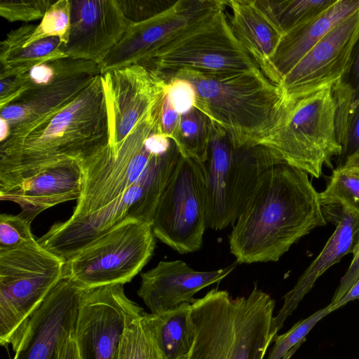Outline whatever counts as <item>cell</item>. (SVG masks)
<instances>
[{
  "mask_svg": "<svg viewBox=\"0 0 359 359\" xmlns=\"http://www.w3.org/2000/svg\"><path fill=\"white\" fill-rule=\"evenodd\" d=\"M162 97L116 146L108 143L81 161L84 180L72 216L54 224L37 242L65 262L128 219L152 223L180 154L154 132L160 126Z\"/></svg>",
  "mask_w": 359,
  "mask_h": 359,
  "instance_id": "6da1fadb",
  "label": "cell"
},
{
  "mask_svg": "<svg viewBox=\"0 0 359 359\" xmlns=\"http://www.w3.org/2000/svg\"><path fill=\"white\" fill-rule=\"evenodd\" d=\"M327 224L309 174L287 163L259 177L229 235L239 264L277 262L297 241Z\"/></svg>",
  "mask_w": 359,
  "mask_h": 359,
  "instance_id": "7a4b0ae2",
  "label": "cell"
},
{
  "mask_svg": "<svg viewBox=\"0 0 359 359\" xmlns=\"http://www.w3.org/2000/svg\"><path fill=\"white\" fill-rule=\"evenodd\" d=\"M108 133L100 74L72 102L1 142L0 180L61 161H81L108 142Z\"/></svg>",
  "mask_w": 359,
  "mask_h": 359,
  "instance_id": "3957f363",
  "label": "cell"
},
{
  "mask_svg": "<svg viewBox=\"0 0 359 359\" xmlns=\"http://www.w3.org/2000/svg\"><path fill=\"white\" fill-rule=\"evenodd\" d=\"M172 78L194 86V107L226 132L234 148L259 145L280 118L283 91L259 69L226 73L182 69L161 79Z\"/></svg>",
  "mask_w": 359,
  "mask_h": 359,
  "instance_id": "277c9868",
  "label": "cell"
},
{
  "mask_svg": "<svg viewBox=\"0 0 359 359\" xmlns=\"http://www.w3.org/2000/svg\"><path fill=\"white\" fill-rule=\"evenodd\" d=\"M275 304L257 285L235 299L212 289L191 304L196 339L189 359H263L276 337Z\"/></svg>",
  "mask_w": 359,
  "mask_h": 359,
  "instance_id": "5b68a950",
  "label": "cell"
},
{
  "mask_svg": "<svg viewBox=\"0 0 359 359\" xmlns=\"http://www.w3.org/2000/svg\"><path fill=\"white\" fill-rule=\"evenodd\" d=\"M332 85L285 100L280 118L260 142L283 162L319 178L323 165L339 156Z\"/></svg>",
  "mask_w": 359,
  "mask_h": 359,
  "instance_id": "8992f818",
  "label": "cell"
},
{
  "mask_svg": "<svg viewBox=\"0 0 359 359\" xmlns=\"http://www.w3.org/2000/svg\"><path fill=\"white\" fill-rule=\"evenodd\" d=\"M65 261L34 243L0 250V344L13 348L63 276Z\"/></svg>",
  "mask_w": 359,
  "mask_h": 359,
  "instance_id": "52a82bcc",
  "label": "cell"
},
{
  "mask_svg": "<svg viewBox=\"0 0 359 359\" xmlns=\"http://www.w3.org/2000/svg\"><path fill=\"white\" fill-rule=\"evenodd\" d=\"M283 161L262 145L234 148L226 132L213 123L208 158L204 163L207 227L221 230L233 224L259 177Z\"/></svg>",
  "mask_w": 359,
  "mask_h": 359,
  "instance_id": "ba28073f",
  "label": "cell"
},
{
  "mask_svg": "<svg viewBox=\"0 0 359 359\" xmlns=\"http://www.w3.org/2000/svg\"><path fill=\"white\" fill-rule=\"evenodd\" d=\"M225 7L189 27L141 65L160 78L182 69L205 73L259 69L234 36Z\"/></svg>",
  "mask_w": 359,
  "mask_h": 359,
  "instance_id": "9c48e42d",
  "label": "cell"
},
{
  "mask_svg": "<svg viewBox=\"0 0 359 359\" xmlns=\"http://www.w3.org/2000/svg\"><path fill=\"white\" fill-rule=\"evenodd\" d=\"M155 248L152 223L128 219L65 262L63 274L90 288L130 282Z\"/></svg>",
  "mask_w": 359,
  "mask_h": 359,
  "instance_id": "30bf717a",
  "label": "cell"
},
{
  "mask_svg": "<svg viewBox=\"0 0 359 359\" xmlns=\"http://www.w3.org/2000/svg\"><path fill=\"white\" fill-rule=\"evenodd\" d=\"M204 163L180 155L152 220L155 238L180 254L198 251L207 227Z\"/></svg>",
  "mask_w": 359,
  "mask_h": 359,
  "instance_id": "8fae6325",
  "label": "cell"
},
{
  "mask_svg": "<svg viewBox=\"0 0 359 359\" xmlns=\"http://www.w3.org/2000/svg\"><path fill=\"white\" fill-rule=\"evenodd\" d=\"M123 285L83 290L74 333L80 359H115L126 328L146 313Z\"/></svg>",
  "mask_w": 359,
  "mask_h": 359,
  "instance_id": "7c38bea8",
  "label": "cell"
},
{
  "mask_svg": "<svg viewBox=\"0 0 359 359\" xmlns=\"http://www.w3.org/2000/svg\"><path fill=\"white\" fill-rule=\"evenodd\" d=\"M226 3L223 0H177L159 14L131 23L121 40L100 63L101 74L143 65L189 27L225 6Z\"/></svg>",
  "mask_w": 359,
  "mask_h": 359,
  "instance_id": "4fadbf2b",
  "label": "cell"
},
{
  "mask_svg": "<svg viewBox=\"0 0 359 359\" xmlns=\"http://www.w3.org/2000/svg\"><path fill=\"white\" fill-rule=\"evenodd\" d=\"M83 290L63 274L29 320L12 359H60L65 342L75 333Z\"/></svg>",
  "mask_w": 359,
  "mask_h": 359,
  "instance_id": "5bb4252c",
  "label": "cell"
},
{
  "mask_svg": "<svg viewBox=\"0 0 359 359\" xmlns=\"http://www.w3.org/2000/svg\"><path fill=\"white\" fill-rule=\"evenodd\" d=\"M359 36V9L334 26L282 79L285 100L333 85L348 72Z\"/></svg>",
  "mask_w": 359,
  "mask_h": 359,
  "instance_id": "9a60e30c",
  "label": "cell"
},
{
  "mask_svg": "<svg viewBox=\"0 0 359 359\" xmlns=\"http://www.w3.org/2000/svg\"><path fill=\"white\" fill-rule=\"evenodd\" d=\"M84 180L81 161H65L0 180V199L20 205L29 222L43 210L78 200Z\"/></svg>",
  "mask_w": 359,
  "mask_h": 359,
  "instance_id": "2e32d148",
  "label": "cell"
},
{
  "mask_svg": "<svg viewBox=\"0 0 359 359\" xmlns=\"http://www.w3.org/2000/svg\"><path fill=\"white\" fill-rule=\"evenodd\" d=\"M70 3L69 41L60 48L67 57L92 61L99 66L132 22L118 0H70Z\"/></svg>",
  "mask_w": 359,
  "mask_h": 359,
  "instance_id": "e0dca14e",
  "label": "cell"
},
{
  "mask_svg": "<svg viewBox=\"0 0 359 359\" xmlns=\"http://www.w3.org/2000/svg\"><path fill=\"white\" fill-rule=\"evenodd\" d=\"M238 262L212 271H196L182 260L161 261L141 274L138 296L152 314L174 309L184 302L193 304L194 294L220 282L231 273Z\"/></svg>",
  "mask_w": 359,
  "mask_h": 359,
  "instance_id": "ac0fdd59",
  "label": "cell"
},
{
  "mask_svg": "<svg viewBox=\"0 0 359 359\" xmlns=\"http://www.w3.org/2000/svg\"><path fill=\"white\" fill-rule=\"evenodd\" d=\"M323 211L327 222L335 224V230L293 288L284 295L283 305L273 317L272 332L275 335L318 278L344 256L354 255L359 250V215L341 206H323Z\"/></svg>",
  "mask_w": 359,
  "mask_h": 359,
  "instance_id": "d6986e66",
  "label": "cell"
},
{
  "mask_svg": "<svg viewBox=\"0 0 359 359\" xmlns=\"http://www.w3.org/2000/svg\"><path fill=\"white\" fill-rule=\"evenodd\" d=\"M231 13H226L230 27L243 48L264 76L280 86L281 79L273 58L282 34L255 6L253 0L226 1Z\"/></svg>",
  "mask_w": 359,
  "mask_h": 359,
  "instance_id": "ffe728a7",
  "label": "cell"
},
{
  "mask_svg": "<svg viewBox=\"0 0 359 359\" xmlns=\"http://www.w3.org/2000/svg\"><path fill=\"white\" fill-rule=\"evenodd\" d=\"M97 76L83 75L25 90L15 101L0 109V118L9 124V136L72 102Z\"/></svg>",
  "mask_w": 359,
  "mask_h": 359,
  "instance_id": "44dd1931",
  "label": "cell"
},
{
  "mask_svg": "<svg viewBox=\"0 0 359 359\" xmlns=\"http://www.w3.org/2000/svg\"><path fill=\"white\" fill-rule=\"evenodd\" d=\"M359 9V0H337L311 20L282 36L273 58L282 79L334 26Z\"/></svg>",
  "mask_w": 359,
  "mask_h": 359,
  "instance_id": "7402d4cb",
  "label": "cell"
},
{
  "mask_svg": "<svg viewBox=\"0 0 359 359\" xmlns=\"http://www.w3.org/2000/svg\"><path fill=\"white\" fill-rule=\"evenodd\" d=\"M36 25H25L11 30L0 43V79L21 75L32 67L67 57L60 48L57 36L43 39L24 46Z\"/></svg>",
  "mask_w": 359,
  "mask_h": 359,
  "instance_id": "603a6c76",
  "label": "cell"
},
{
  "mask_svg": "<svg viewBox=\"0 0 359 359\" xmlns=\"http://www.w3.org/2000/svg\"><path fill=\"white\" fill-rule=\"evenodd\" d=\"M147 318L165 359H189L196 339L191 304L161 314L147 313Z\"/></svg>",
  "mask_w": 359,
  "mask_h": 359,
  "instance_id": "cb8c5ba5",
  "label": "cell"
},
{
  "mask_svg": "<svg viewBox=\"0 0 359 359\" xmlns=\"http://www.w3.org/2000/svg\"><path fill=\"white\" fill-rule=\"evenodd\" d=\"M336 1L253 0V3L283 36L319 15Z\"/></svg>",
  "mask_w": 359,
  "mask_h": 359,
  "instance_id": "d4e9b609",
  "label": "cell"
},
{
  "mask_svg": "<svg viewBox=\"0 0 359 359\" xmlns=\"http://www.w3.org/2000/svg\"><path fill=\"white\" fill-rule=\"evenodd\" d=\"M212 125L213 122L196 107L181 115L172 140L180 155L205 163L208 158Z\"/></svg>",
  "mask_w": 359,
  "mask_h": 359,
  "instance_id": "484cf974",
  "label": "cell"
},
{
  "mask_svg": "<svg viewBox=\"0 0 359 359\" xmlns=\"http://www.w3.org/2000/svg\"><path fill=\"white\" fill-rule=\"evenodd\" d=\"M86 74H101L98 65L92 61L65 57L37 65L16 76L27 90Z\"/></svg>",
  "mask_w": 359,
  "mask_h": 359,
  "instance_id": "4316f807",
  "label": "cell"
},
{
  "mask_svg": "<svg viewBox=\"0 0 359 359\" xmlns=\"http://www.w3.org/2000/svg\"><path fill=\"white\" fill-rule=\"evenodd\" d=\"M319 198L322 206H341L359 215V177L334 169Z\"/></svg>",
  "mask_w": 359,
  "mask_h": 359,
  "instance_id": "83f0119b",
  "label": "cell"
},
{
  "mask_svg": "<svg viewBox=\"0 0 359 359\" xmlns=\"http://www.w3.org/2000/svg\"><path fill=\"white\" fill-rule=\"evenodd\" d=\"M123 338L126 359H165L157 345L147 313L128 326Z\"/></svg>",
  "mask_w": 359,
  "mask_h": 359,
  "instance_id": "f1b7e54d",
  "label": "cell"
},
{
  "mask_svg": "<svg viewBox=\"0 0 359 359\" xmlns=\"http://www.w3.org/2000/svg\"><path fill=\"white\" fill-rule=\"evenodd\" d=\"M71 26L70 0L55 1L47 10L41 22L36 25L33 34L24 46L34 41L52 36L60 39L61 45L67 43Z\"/></svg>",
  "mask_w": 359,
  "mask_h": 359,
  "instance_id": "f546056e",
  "label": "cell"
},
{
  "mask_svg": "<svg viewBox=\"0 0 359 359\" xmlns=\"http://www.w3.org/2000/svg\"><path fill=\"white\" fill-rule=\"evenodd\" d=\"M331 312L332 311L329 304L309 317L298 321L287 332L277 335L267 359H281L293 346L306 339V336L314 325Z\"/></svg>",
  "mask_w": 359,
  "mask_h": 359,
  "instance_id": "4dcf8cb0",
  "label": "cell"
},
{
  "mask_svg": "<svg viewBox=\"0 0 359 359\" xmlns=\"http://www.w3.org/2000/svg\"><path fill=\"white\" fill-rule=\"evenodd\" d=\"M31 222L20 214L0 215V250H11L34 243Z\"/></svg>",
  "mask_w": 359,
  "mask_h": 359,
  "instance_id": "1f68e13d",
  "label": "cell"
},
{
  "mask_svg": "<svg viewBox=\"0 0 359 359\" xmlns=\"http://www.w3.org/2000/svg\"><path fill=\"white\" fill-rule=\"evenodd\" d=\"M53 0H1L0 15L9 22L42 19Z\"/></svg>",
  "mask_w": 359,
  "mask_h": 359,
  "instance_id": "d6a6232c",
  "label": "cell"
},
{
  "mask_svg": "<svg viewBox=\"0 0 359 359\" xmlns=\"http://www.w3.org/2000/svg\"><path fill=\"white\" fill-rule=\"evenodd\" d=\"M338 126L337 135L341 147L339 156L341 163L346 158L359 149V101L349 108L341 123Z\"/></svg>",
  "mask_w": 359,
  "mask_h": 359,
  "instance_id": "836d02e7",
  "label": "cell"
},
{
  "mask_svg": "<svg viewBox=\"0 0 359 359\" xmlns=\"http://www.w3.org/2000/svg\"><path fill=\"white\" fill-rule=\"evenodd\" d=\"M164 92L180 115L195 107L196 94L194 86L187 80L172 78L164 81Z\"/></svg>",
  "mask_w": 359,
  "mask_h": 359,
  "instance_id": "e575fe53",
  "label": "cell"
},
{
  "mask_svg": "<svg viewBox=\"0 0 359 359\" xmlns=\"http://www.w3.org/2000/svg\"><path fill=\"white\" fill-rule=\"evenodd\" d=\"M128 19L138 22L149 19L172 6L176 1L162 0H118Z\"/></svg>",
  "mask_w": 359,
  "mask_h": 359,
  "instance_id": "d590c367",
  "label": "cell"
},
{
  "mask_svg": "<svg viewBox=\"0 0 359 359\" xmlns=\"http://www.w3.org/2000/svg\"><path fill=\"white\" fill-rule=\"evenodd\" d=\"M180 116L164 92L161 108L160 125L163 134L173 140L177 133Z\"/></svg>",
  "mask_w": 359,
  "mask_h": 359,
  "instance_id": "8d00e7d4",
  "label": "cell"
},
{
  "mask_svg": "<svg viewBox=\"0 0 359 359\" xmlns=\"http://www.w3.org/2000/svg\"><path fill=\"white\" fill-rule=\"evenodd\" d=\"M341 80L351 91V108L359 101V36L353 48L349 69Z\"/></svg>",
  "mask_w": 359,
  "mask_h": 359,
  "instance_id": "74e56055",
  "label": "cell"
},
{
  "mask_svg": "<svg viewBox=\"0 0 359 359\" xmlns=\"http://www.w3.org/2000/svg\"><path fill=\"white\" fill-rule=\"evenodd\" d=\"M359 278V250L353 255L352 262L342 277L340 284L337 288L331 302V306L337 303L353 287Z\"/></svg>",
  "mask_w": 359,
  "mask_h": 359,
  "instance_id": "f35d334b",
  "label": "cell"
},
{
  "mask_svg": "<svg viewBox=\"0 0 359 359\" xmlns=\"http://www.w3.org/2000/svg\"><path fill=\"white\" fill-rule=\"evenodd\" d=\"M25 90L18 76L0 79V109L15 101Z\"/></svg>",
  "mask_w": 359,
  "mask_h": 359,
  "instance_id": "ab89813d",
  "label": "cell"
},
{
  "mask_svg": "<svg viewBox=\"0 0 359 359\" xmlns=\"http://www.w3.org/2000/svg\"><path fill=\"white\" fill-rule=\"evenodd\" d=\"M337 168L359 177V149L346 158Z\"/></svg>",
  "mask_w": 359,
  "mask_h": 359,
  "instance_id": "60d3db41",
  "label": "cell"
},
{
  "mask_svg": "<svg viewBox=\"0 0 359 359\" xmlns=\"http://www.w3.org/2000/svg\"><path fill=\"white\" fill-rule=\"evenodd\" d=\"M60 359H80L74 334L65 342L61 352Z\"/></svg>",
  "mask_w": 359,
  "mask_h": 359,
  "instance_id": "b9f144b4",
  "label": "cell"
},
{
  "mask_svg": "<svg viewBox=\"0 0 359 359\" xmlns=\"http://www.w3.org/2000/svg\"><path fill=\"white\" fill-rule=\"evenodd\" d=\"M354 300H359V278L349 291L337 303L333 306H331L330 304L331 310L332 311L337 310L347 303Z\"/></svg>",
  "mask_w": 359,
  "mask_h": 359,
  "instance_id": "7bdbcfd3",
  "label": "cell"
},
{
  "mask_svg": "<svg viewBox=\"0 0 359 359\" xmlns=\"http://www.w3.org/2000/svg\"><path fill=\"white\" fill-rule=\"evenodd\" d=\"M0 142L4 141L10 135V126L6 121L0 118Z\"/></svg>",
  "mask_w": 359,
  "mask_h": 359,
  "instance_id": "ee69618b",
  "label": "cell"
},
{
  "mask_svg": "<svg viewBox=\"0 0 359 359\" xmlns=\"http://www.w3.org/2000/svg\"><path fill=\"white\" fill-rule=\"evenodd\" d=\"M126 344L122 337L121 342L118 350L115 359H126Z\"/></svg>",
  "mask_w": 359,
  "mask_h": 359,
  "instance_id": "f6af8a7d",
  "label": "cell"
},
{
  "mask_svg": "<svg viewBox=\"0 0 359 359\" xmlns=\"http://www.w3.org/2000/svg\"><path fill=\"white\" fill-rule=\"evenodd\" d=\"M305 340L306 339H304L294 346H293L281 359H290L299 348V346L305 341Z\"/></svg>",
  "mask_w": 359,
  "mask_h": 359,
  "instance_id": "bcb514c9",
  "label": "cell"
}]
</instances>
